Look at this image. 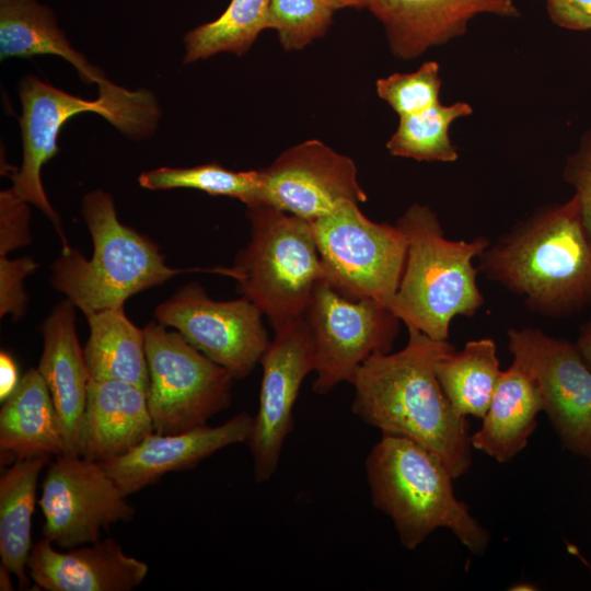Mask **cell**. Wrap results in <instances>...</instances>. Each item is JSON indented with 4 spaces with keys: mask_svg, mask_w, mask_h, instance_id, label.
I'll return each mask as SVG.
<instances>
[{
    "mask_svg": "<svg viewBox=\"0 0 591 591\" xmlns=\"http://www.w3.org/2000/svg\"><path fill=\"white\" fill-rule=\"evenodd\" d=\"M31 242L28 202L11 188L0 194V256Z\"/></svg>",
    "mask_w": 591,
    "mask_h": 591,
    "instance_id": "34",
    "label": "cell"
},
{
    "mask_svg": "<svg viewBox=\"0 0 591 591\" xmlns=\"http://www.w3.org/2000/svg\"><path fill=\"white\" fill-rule=\"evenodd\" d=\"M86 318L90 335L83 355L90 379L124 381L148 393L143 329L126 316L123 308L102 310Z\"/></svg>",
    "mask_w": 591,
    "mask_h": 591,
    "instance_id": "24",
    "label": "cell"
},
{
    "mask_svg": "<svg viewBox=\"0 0 591 591\" xmlns=\"http://www.w3.org/2000/svg\"><path fill=\"white\" fill-rule=\"evenodd\" d=\"M38 505L43 537L61 548L95 543L102 531L135 514L102 464L81 455L60 454L48 466Z\"/></svg>",
    "mask_w": 591,
    "mask_h": 591,
    "instance_id": "13",
    "label": "cell"
},
{
    "mask_svg": "<svg viewBox=\"0 0 591 591\" xmlns=\"http://www.w3.org/2000/svg\"><path fill=\"white\" fill-rule=\"evenodd\" d=\"M49 456L19 459L0 479L1 564L15 575L20 589L28 587L32 517L39 473Z\"/></svg>",
    "mask_w": 591,
    "mask_h": 591,
    "instance_id": "25",
    "label": "cell"
},
{
    "mask_svg": "<svg viewBox=\"0 0 591 591\" xmlns=\"http://www.w3.org/2000/svg\"><path fill=\"white\" fill-rule=\"evenodd\" d=\"M250 241L232 268L239 292L270 323L300 316L324 268L309 221L258 202L246 206Z\"/></svg>",
    "mask_w": 591,
    "mask_h": 591,
    "instance_id": "7",
    "label": "cell"
},
{
    "mask_svg": "<svg viewBox=\"0 0 591 591\" xmlns=\"http://www.w3.org/2000/svg\"><path fill=\"white\" fill-rule=\"evenodd\" d=\"M260 172V202L309 222L329 213L343 200H367L352 159L317 139L287 149Z\"/></svg>",
    "mask_w": 591,
    "mask_h": 591,
    "instance_id": "15",
    "label": "cell"
},
{
    "mask_svg": "<svg viewBox=\"0 0 591 591\" xmlns=\"http://www.w3.org/2000/svg\"><path fill=\"white\" fill-rule=\"evenodd\" d=\"M549 19L570 31H591V0H543Z\"/></svg>",
    "mask_w": 591,
    "mask_h": 591,
    "instance_id": "35",
    "label": "cell"
},
{
    "mask_svg": "<svg viewBox=\"0 0 591 591\" xmlns=\"http://www.w3.org/2000/svg\"><path fill=\"white\" fill-rule=\"evenodd\" d=\"M82 216L89 229L91 258L78 250H62L51 265V286L67 296L85 316L123 308L131 296L187 271H209L233 277L232 268H173L159 246L121 223L112 196L102 189L82 199Z\"/></svg>",
    "mask_w": 591,
    "mask_h": 591,
    "instance_id": "3",
    "label": "cell"
},
{
    "mask_svg": "<svg viewBox=\"0 0 591 591\" xmlns=\"http://www.w3.org/2000/svg\"><path fill=\"white\" fill-rule=\"evenodd\" d=\"M42 538L32 546L27 569L35 586L48 591H130L148 573V565L124 553L113 538L58 552Z\"/></svg>",
    "mask_w": 591,
    "mask_h": 591,
    "instance_id": "18",
    "label": "cell"
},
{
    "mask_svg": "<svg viewBox=\"0 0 591 591\" xmlns=\"http://www.w3.org/2000/svg\"><path fill=\"white\" fill-rule=\"evenodd\" d=\"M274 337L260 363L258 410L247 440L253 475L267 483L277 471L286 439L293 429V407L300 387L315 370L314 348L303 315L271 323Z\"/></svg>",
    "mask_w": 591,
    "mask_h": 591,
    "instance_id": "14",
    "label": "cell"
},
{
    "mask_svg": "<svg viewBox=\"0 0 591 591\" xmlns=\"http://www.w3.org/2000/svg\"><path fill=\"white\" fill-rule=\"evenodd\" d=\"M18 364L14 358L4 350L0 352V401L3 403L20 383Z\"/></svg>",
    "mask_w": 591,
    "mask_h": 591,
    "instance_id": "36",
    "label": "cell"
},
{
    "mask_svg": "<svg viewBox=\"0 0 591 591\" xmlns=\"http://www.w3.org/2000/svg\"><path fill=\"white\" fill-rule=\"evenodd\" d=\"M576 345L584 361L591 368V321L581 326Z\"/></svg>",
    "mask_w": 591,
    "mask_h": 591,
    "instance_id": "37",
    "label": "cell"
},
{
    "mask_svg": "<svg viewBox=\"0 0 591 591\" xmlns=\"http://www.w3.org/2000/svg\"><path fill=\"white\" fill-rule=\"evenodd\" d=\"M148 404L154 432L171 434L207 425L231 403L232 375L159 322L143 328Z\"/></svg>",
    "mask_w": 591,
    "mask_h": 591,
    "instance_id": "9",
    "label": "cell"
},
{
    "mask_svg": "<svg viewBox=\"0 0 591 591\" xmlns=\"http://www.w3.org/2000/svg\"><path fill=\"white\" fill-rule=\"evenodd\" d=\"M473 114L464 101L449 105L441 102L416 114L398 117V125L386 142L394 157L424 162L452 163L459 151L450 138L451 125Z\"/></svg>",
    "mask_w": 591,
    "mask_h": 591,
    "instance_id": "27",
    "label": "cell"
},
{
    "mask_svg": "<svg viewBox=\"0 0 591 591\" xmlns=\"http://www.w3.org/2000/svg\"><path fill=\"white\" fill-rule=\"evenodd\" d=\"M501 372L496 344L489 337L467 341L461 350L443 355L436 364L442 391L464 417L485 416Z\"/></svg>",
    "mask_w": 591,
    "mask_h": 591,
    "instance_id": "26",
    "label": "cell"
},
{
    "mask_svg": "<svg viewBox=\"0 0 591 591\" xmlns=\"http://www.w3.org/2000/svg\"><path fill=\"white\" fill-rule=\"evenodd\" d=\"M19 95L23 158L21 167L11 176V190L43 211L55 227L62 250H66L70 246L60 217L49 202L40 177L43 165L59 151L58 136L62 126L78 114L96 113L124 136L142 139L154 132L160 108L150 91H129L109 80L99 85L97 99L89 101L27 76L20 83Z\"/></svg>",
    "mask_w": 591,
    "mask_h": 591,
    "instance_id": "6",
    "label": "cell"
},
{
    "mask_svg": "<svg viewBox=\"0 0 591 591\" xmlns=\"http://www.w3.org/2000/svg\"><path fill=\"white\" fill-rule=\"evenodd\" d=\"M440 65L428 60L412 72H395L376 80L378 96L401 116L422 112L440 103Z\"/></svg>",
    "mask_w": 591,
    "mask_h": 591,
    "instance_id": "31",
    "label": "cell"
},
{
    "mask_svg": "<svg viewBox=\"0 0 591 591\" xmlns=\"http://www.w3.org/2000/svg\"><path fill=\"white\" fill-rule=\"evenodd\" d=\"M333 14L322 0H270L267 28L277 32L285 50H301L325 35Z\"/></svg>",
    "mask_w": 591,
    "mask_h": 591,
    "instance_id": "30",
    "label": "cell"
},
{
    "mask_svg": "<svg viewBox=\"0 0 591 591\" xmlns=\"http://www.w3.org/2000/svg\"><path fill=\"white\" fill-rule=\"evenodd\" d=\"M253 424L254 416L240 413L219 426L153 432L128 452L100 463L127 497L167 473L190 470L223 448L247 442Z\"/></svg>",
    "mask_w": 591,
    "mask_h": 591,
    "instance_id": "16",
    "label": "cell"
},
{
    "mask_svg": "<svg viewBox=\"0 0 591 591\" xmlns=\"http://www.w3.org/2000/svg\"><path fill=\"white\" fill-rule=\"evenodd\" d=\"M36 55L67 60L86 84L108 81L101 69L69 44L50 9L35 0H0V59Z\"/></svg>",
    "mask_w": 591,
    "mask_h": 591,
    "instance_id": "23",
    "label": "cell"
},
{
    "mask_svg": "<svg viewBox=\"0 0 591 591\" xmlns=\"http://www.w3.org/2000/svg\"><path fill=\"white\" fill-rule=\"evenodd\" d=\"M563 176L573 188V197L580 208L583 225L591 239V128L580 138L579 143L565 162Z\"/></svg>",
    "mask_w": 591,
    "mask_h": 591,
    "instance_id": "33",
    "label": "cell"
},
{
    "mask_svg": "<svg viewBox=\"0 0 591 591\" xmlns=\"http://www.w3.org/2000/svg\"><path fill=\"white\" fill-rule=\"evenodd\" d=\"M508 349L534 381L563 447L591 464V368L576 343L534 327L510 328Z\"/></svg>",
    "mask_w": 591,
    "mask_h": 591,
    "instance_id": "11",
    "label": "cell"
},
{
    "mask_svg": "<svg viewBox=\"0 0 591 591\" xmlns=\"http://www.w3.org/2000/svg\"><path fill=\"white\" fill-rule=\"evenodd\" d=\"M0 450L19 459L63 454L59 419L37 369L27 370L0 410Z\"/></svg>",
    "mask_w": 591,
    "mask_h": 591,
    "instance_id": "22",
    "label": "cell"
},
{
    "mask_svg": "<svg viewBox=\"0 0 591 591\" xmlns=\"http://www.w3.org/2000/svg\"><path fill=\"white\" fill-rule=\"evenodd\" d=\"M541 410L543 404L534 381L512 361L501 372L482 426L471 436L472 448L499 463L509 462L528 445Z\"/></svg>",
    "mask_w": 591,
    "mask_h": 591,
    "instance_id": "21",
    "label": "cell"
},
{
    "mask_svg": "<svg viewBox=\"0 0 591 591\" xmlns=\"http://www.w3.org/2000/svg\"><path fill=\"white\" fill-rule=\"evenodd\" d=\"M373 507L393 522L401 544L417 548L436 530H450L473 554L489 544L488 531L456 498L444 464L417 442L382 434L364 462Z\"/></svg>",
    "mask_w": 591,
    "mask_h": 591,
    "instance_id": "4",
    "label": "cell"
},
{
    "mask_svg": "<svg viewBox=\"0 0 591 591\" xmlns=\"http://www.w3.org/2000/svg\"><path fill=\"white\" fill-rule=\"evenodd\" d=\"M334 11L343 8H367L368 0H322Z\"/></svg>",
    "mask_w": 591,
    "mask_h": 591,
    "instance_id": "38",
    "label": "cell"
},
{
    "mask_svg": "<svg viewBox=\"0 0 591 591\" xmlns=\"http://www.w3.org/2000/svg\"><path fill=\"white\" fill-rule=\"evenodd\" d=\"M154 432L148 393L124 381H89L81 428V456L105 462Z\"/></svg>",
    "mask_w": 591,
    "mask_h": 591,
    "instance_id": "20",
    "label": "cell"
},
{
    "mask_svg": "<svg viewBox=\"0 0 591 591\" xmlns=\"http://www.w3.org/2000/svg\"><path fill=\"white\" fill-rule=\"evenodd\" d=\"M407 241L406 259L390 310L407 328L448 340L456 316H473L484 304L473 260L488 246L485 236L471 241L444 235L434 211L414 204L397 219Z\"/></svg>",
    "mask_w": 591,
    "mask_h": 591,
    "instance_id": "5",
    "label": "cell"
},
{
    "mask_svg": "<svg viewBox=\"0 0 591 591\" xmlns=\"http://www.w3.org/2000/svg\"><path fill=\"white\" fill-rule=\"evenodd\" d=\"M138 182L141 187L150 190L190 188L235 198L246 206L260 202L263 195L260 170L232 171L218 163L193 167L163 166L142 172Z\"/></svg>",
    "mask_w": 591,
    "mask_h": 591,
    "instance_id": "29",
    "label": "cell"
},
{
    "mask_svg": "<svg viewBox=\"0 0 591 591\" xmlns=\"http://www.w3.org/2000/svg\"><path fill=\"white\" fill-rule=\"evenodd\" d=\"M10 573L12 572L5 566L1 564V567H0V590L1 591L13 590V583L10 578Z\"/></svg>",
    "mask_w": 591,
    "mask_h": 591,
    "instance_id": "39",
    "label": "cell"
},
{
    "mask_svg": "<svg viewBox=\"0 0 591 591\" xmlns=\"http://www.w3.org/2000/svg\"><path fill=\"white\" fill-rule=\"evenodd\" d=\"M74 309L66 299L40 324L44 348L37 370L56 408L63 454L81 455V428L90 375L79 344Z\"/></svg>",
    "mask_w": 591,
    "mask_h": 591,
    "instance_id": "19",
    "label": "cell"
},
{
    "mask_svg": "<svg viewBox=\"0 0 591 591\" xmlns=\"http://www.w3.org/2000/svg\"><path fill=\"white\" fill-rule=\"evenodd\" d=\"M159 323L177 331L189 344L223 367L234 380L246 378L260 362L270 339L263 313L245 297L212 300L189 282L154 310Z\"/></svg>",
    "mask_w": 591,
    "mask_h": 591,
    "instance_id": "12",
    "label": "cell"
},
{
    "mask_svg": "<svg viewBox=\"0 0 591 591\" xmlns=\"http://www.w3.org/2000/svg\"><path fill=\"white\" fill-rule=\"evenodd\" d=\"M270 0H231L215 21L189 31L184 38V62L207 59L219 53L244 55L267 30Z\"/></svg>",
    "mask_w": 591,
    "mask_h": 591,
    "instance_id": "28",
    "label": "cell"
},
{
    "mask_svg": "<svg viewBox=\"0 0 591 591\" xmlns=\"http://www.w3.org/2000/svg\"><path fill=\"white\" fill-rule=\"evenodd\" d=\"M477 260L478 273L542 315L568 316L591 304V239L573 196L536 209Z\"/></svg>",
    "mask_w": 591,
    "mask_h": 591,
    "instance_id": "2",
    "label": "cell"
},
{
    "mask_svg": "<svg viewBox=\"0 0 591 591\" xmlns=\"http://www.w3.org/2000/svg\"><path fill=\"white\" fill-rule=\"evenodd\" d=\"M31 257L9 259L0 256V316L11 315L13 321L23 317L27 294L24 288L25 278L37 268Z\"/></svg>",
    "mask_w": 591,
    "mask_h": 591,
    "instance_id": "32",
    "label": "cell"
},
{
    "mask_svg": "<svg viewBox=\"0 0 591 591\" xmlns=\"http://www.w3.org/2000/svg\"><path fill=\"white\" fill-rule=\"evenodd\" d=\"M407 329L404 348L375 354L356 372L352 413L382 434L422 445L455 479L471 467V434L466 417L454 410L436 374L438 360L455 347Z\"/></svg>",
    "mask_w": 591,
    "mask_h": 591,
    "instance_id": "1",
    "label": "cell"
},
{
    "mask_svg": "<svg viewBox=\"0 0 591 591\" xmlns=\"http://www.w3.org/2000/svg\"><path fill=\"white\" fill-rule=\"evenodd\" d=\"M310 224L325 280L348 298L372 299L389 308L407 251L397 224L371 221L351 200Z\"/></svg>",
    "mask_w": 591,
    "mask_h": 591,
    "instance_id": "8",
    "label": "cell"
},
{
    "mask_svg": "<svg viewBox=\"0 0 591 591\" xmlns=\"http://www.w3.org/2000/svg\"><path fill=\"white\" fill-rule=\"evenodd\" d=\"M302 315L314 348L313 391L320 395L351 383L371 356L390 352L401 322L380 302L348 298L326 280L317 283Z\"/></svg>",
    "mask_w": 591,
    "mask_h": 591,
    "instance_id": "10",
    "label": "cell"
},
{
    "mask_svg": "<svg viewBox=\"0 0 591 591\" xmlns=\"http://www.w3.org/2000/svg\"><path fill=\"white\" fill-rule=\"evenodd\" d=\"M367 8L383 25L391 53L402 60L464 35L477 15H520L514 0H368Z\"/></svg>",
    "mask_w": 591,
    "mask_h": 591,
    "instance_id": "17",
    "label": "cell"
}]
</instances>
